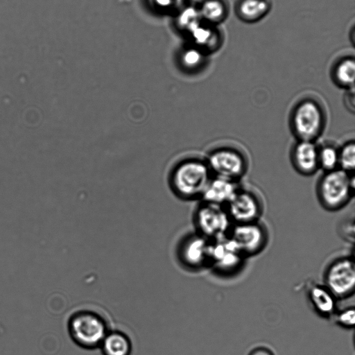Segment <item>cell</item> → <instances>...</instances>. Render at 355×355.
Returning <instances> with one entry per match:
<instances>
[{
    "label": "cell",
    "mask_w": 355,
    "mask_h": 355,
    "mask_svg": "<svg viewBox=\"0 0 355 355\" xmlns=\"http://www.w3.org/2000/svg\"><path fill=\"white\" fill-rule=\"evenodd\" d=\"M248 162L244 153L238 148L223 145L209 153L206 162L216 176L235 181L245 174Z\"/></svg>",
    "instance_id": "obj_6"
},
{
    "label": "cell",
    "mask_w": 355,
    "mask_h": 355,
    "mask_svg": "<svg viewBox=\"0 0 355 355\" xmlns=\"http://www.w3.org/2000/svg\"><path fill=\"white\" fill-rule=\"evenodd\" d=\"M354 177L339 168L326 173L317 185V193L322 205L329 211L343 207L354 194Z\"/></svg>",
    "instance_id": "obj_2"
},
{
    "label": "cell",
    "mask_w": 355,
    "mask_h": 355,
    "mask_svg": "<svg viewBox=\"0 0 355 355\" xmlns=\"http://www.w3.org/2000/svg\"><path fill=\"white\" fill-rule=\"evenodd\" d=\"M195 221L198 234L210 240L227 235L233 225L225 208L206 202L197 210Z\"/></svg>",
    "instance_id": "obj_8"
},
{
    "label": "cell",
    "mask_w": 355,
    "mask_h": 355,
    "mask_svg": "<svg viewBox=\"0 0 355 355\" xmlns=\"http://www.w3.org/2000/svg\"><path fill=\"white\" fill-rule=\"evenodd\" d=\"M100 347L103 355H130L132 351L130 339L119 331L107 332Z\"/></svg>",
    "instance_id": "obj_15"
},
{
    "label": "cell",
    "mask_w": 355,
    "mask_h": 355,
    "mask_svg": "<svg viewBox=\"0 0 355 355\" xmlns=\"http://www.w3.org/2000/svg\"><path fill=\"white\" fill-rule=\"evenodd\" d=\"M339 148L332 144L318 147V164L326 171L338 167Z\"/></svg>",
    "instance_id": "obj_18"
},
{
    "label": "cell",
    "mask_w": 355,
    "mask_h": 355,
    "mask_svg": "<svg viewBox=\"0 0 355 355\" xmlns=\"http://www.w3.org/2000/svg\"><path fill=\"white\" fill-rule=\"evenodd\" d=\"M201 53L195 49H190L184 53L182 57L184 64L189 68H194L198 66L202 62Z\"/></svg>",
    "instance_id": "obj_23"
},
{
    "label": "cell",
    "mask_w": 355,
    "mask_h": 355,
    "mask_svg": "<svg viewBox=\"0 0 355 355\" xmlns=\"http://www.w3.org/2000/svg\"><path fill=\"white\" fill-rule=\"evenodd\" d=\"M354 167L355 144L354 141H350L339 148L338 168L353 174Z\"/></svg>",
    "instance_id": "obj_20"
},
{
    "label": "cell",
    "mask_w": 355,
    "mask_h": 355,
    "mask_svg": "<svg viewBox=\"0 0 355 355\" xmlns=\"http://www.w3.org/2000/svg\"><path fill=\"white\" fill-rule=\"evenodd\" d=\"M355 64L353 59L345 58L340 60L334 67L333 77L340 86L347 89L354 88Z\"/></svg>",
    "instance_id": "obj_17"
},
{
    "label": "cell",
    "mask_w": 355,
    "mask_h": 355,
    "mask_svg": "<svg viewBox=\"0 0 355 355\" xmlns=\"http://www.w3.org/2000/svg\"><path fill=\"white\" fill-rule=\"evenodd\" d=\"M206 162L191 159L179 164L172 173V186L184 198L201 196L211 178Z\"/></svg>",
    "instance_id": "obj_3"
},
{
    "label": "cell",
    "mask_w": 355,
    "mask_h": 355,
    "mask_svg": "<svg viewBox=\"0 0 355 355\" xmlns=\"http://www.w3.org/2000/svg\"><path fill=\"white\" fill-rule=\"evenodd\" d=\"M324 284L338 300L353 295L355 268L352 257H343L333 261L325 270Z\"/></svg>",
    "instance_id": "obj_7"
},
{
    "label": "cell",
    "mask_w": 355,
    "mask_h": 355,
    "mask_svg": "<svg viewBox=\"0 0 355 355\" xmlns=\"http://www.w3.org/2000/svg\"><path fill=\"white\" fill-rule=\"evenodd\" d=\"M291 159L298 172L313 174L319 167L318 146L312 141L298 140L292 149Z\"/></svg>",
    "instance_id": "obj_12"
},
{
    "label": "cell",
    "mask_w": 355,
    "mask_h": 355,
    "mask_svg": "<svg viewBox=\"0 0 355 355\" xmlns=\"http://www.w3.org/2000/svg\"><path fill=\"white\" fill-rule=\"evenodd\" d=\"M267 0H241L238 3L239 15L246 21H256L269 10Z\"/></svg>",
    "instance_id": "obj_16"
},
{
    "label": "cell",
    "mask_w": 355,
    "mask_h": 355,
    "mask_svg": "<svg viewBox=\"0 0 355 355\" xmlns=\"http://www.w3.org/2000/svg\"><path fill=\"white\" fill-rule=\"evenodd\" d=\"M326 122L324 107L313 96L301 98L291 113V127L298 140L314 141L322 132Z\"/></svg>",
    "instance_id": "obj_1"
},
{
    "label": "cell",
    "mask_w": 355,
    "mask_h": 355,
    "mask_svg": "<svg viewBox=\"0 0 355 355\" xmlns=\"http://www.w3.org/2000/svg\"><path fill=\"white\" fill-rule=\"evenodd\" d=\"M210 239L198 234L185 239L180 249L182 262L189 268L208 266Z\"/></svg>",
    "instance_id": "obj_11"
},
{
    "label": "cell",
    "mask_w": 355,
    "mask_h": 355,
    "mask_svg": "<svg viewBox=\"0 0 355 355\" xmlns=\"http://www.w3.org/2000/svg\"><path fill=\"white\" fill-rule=\"evenodd\" d=\"M227 235L245 257L261 252L268 241L267 230L259 220L234 223Z\"/></svg>",
    "instance_id": "obj_9"
},
{
    "label": "cell",
    "mask_w": 355,
    "mask_h": 355,
    "mask_svg": "<svg viewBox=\"0 0 355 355\" xmlns=\"http://www.w3.org/2000/svg\"><path fill=\"white\" fill-rule=\"evenodd\" d=\"M72 340L80 347L94 349L100 347L107 334L106 324L98 315L83 311L73 314L68 322Z\"/></svg>",
    "instance_id": "obj_4"
},
{
    "label": "cell",
    "mask_w": 355,
    "mask_h": 355,
    "mask_svg": "<svg viewBox=\"0 0 355 355\" xmlns=\"http://www.w3.org/2000/svg\"><path fill=\"white\" fill-rule=\"evenodd\" d=\"M248 355H275L272 351L266 347L259 346L252 349Z\"/></svg>",
    "instance_id": "obj_25"
},
{
    "label": "cell",
    "mask_w": 355,
    "mask_h": 355,
    "mask_svg": "<svg viewBox=\"0 0 355 355\" xmlns=\"http://www.w3.org/2000/svg\"><path fill=\"white\" fill-rule=\"evenodd\" d=\"M225 207L233 224L258 221L263 210L259 196L253 190L240 187Z\"/></svg>",
    "instance_id": "obj_10"
},
{
    "label": "cell",
    "mask_w": 355,
    "mask_h": 355,
    "mask_svg": "<svg viewBox=\"0 0 355 355\" xmlns=\"http://www.w3.org/2000/svg\"><path fill=\"white\" fill-rule=\"evenodd\" d=\"M226 13V7L220 0H207L201 8L202 16L212 22L223 20Z\"/></svg>",
    "instance_id": "obj_19"
},
{
    "label": "cell",
    "mask_w": 355,
    "mask_h": 355,
    "mask_svg": "<svg viewBox=\"0 0 355 355\" xmlns=\"http://www.w3.org/2000/svg\"><path fill=\"white\" fill-rule=\"evenodd\" d=\"M155 3L162 8H166L171 5V0H155Z\"/></svg>",
    "instance_id": "obj_26"
},
{
    "label": "cell",
    "mask_w": 355,
    "mask_h": 355,
    "mask_svg": "<svg viewBox=\"0 0 355 355\" xmlns=\"http://www.w3.org/2000/svg\"><path fill=\"white\" fill-rule=\"evenodd\" d=\"M180 22L181 25L187 27L191 31L198 24L196 11L192 9L184 11L180 17Z\"/></svg>",
    "instance_id": "obj_24"
},
{
    "label": "cell",
    "mask_w": 355,
    "mask_h": 355,
    "mask_svg": "<svg viewBox=\"0 0 355 355\" xmlns=\"http://www.w3.org/2000/svg\"><path fill=\"white\" fill-rule=\"evenodd\" d=\"M333 318L335 322L342 327L352 329L355 324V310L353 306L337 310Z\"/></svg>",
    "instance_id": "obj_21"
},
{
    "label": "cell",
    "mask_w": 355,
    "mask_h": 355,
    "mask_svg": "<svg viewBox=\"0 0 355 355\" xmlns=\"http://www.w3.org/2000/svg\"><path fill=\"white\" fill-rule=\"evenodd\" d=\"M245 258L228 235L210 241L208 266L218 274L228 276L238 272Z\"/></svg>",
    "instance_id": "obj_5"
},
{
    "label": "cell",
    "mask_w": 355,
    "mask_h": 355,
    "mask_svg": "<svg viewBox=\"0 0 355 355\" xmlns=\"http://www.w3.org/2000/svg\"><path fill=\"white\" fill-rule=\"evenodd\" d=\"M191 31L193 33L194 40L200 44L209 42L213 37V35L209 29L200 26L198 24Z\"/></svg>",
    "instance_id": "obj_22"
},
{
    "label": "cell",
    "mask_w": 355,
    "mask_h": 355,
    "mask_svg": "<svg viewBox=\"0 0 355 355\" xmlns=\"http://www.w3.org/2000/svg\"><path fill=\"white\" fill-rule=\"evenodd\" d=\"M309 300L315 312L323 318H331L337 309V297L323 284H315L308 289Z\"/></svg>",
    "instance_id": "obj_14"
},
{
    "label": "cell",
    "mask_w": 355,
    "mask_h": 355,
    "mask_svg": "<svg viewBox=\"0 0 355 355\" xmlns=\"http://www.w3.org/2000/svg\"><path fill=\"white\" fill-rule=\"evenodd\" d=\"M238 188L235 181L216 176L210 179L201 197L206 203L224 207Z\"/></svg>",
    "instance_id": "obj_13"
}]
</instances>
